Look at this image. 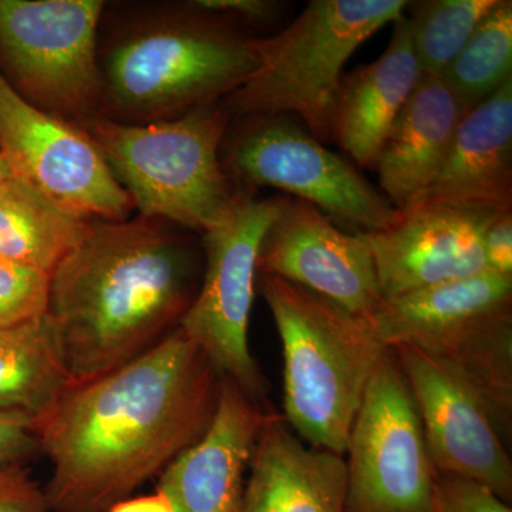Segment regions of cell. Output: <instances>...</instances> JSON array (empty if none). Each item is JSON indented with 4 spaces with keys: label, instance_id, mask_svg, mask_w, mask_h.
Returning a JSON list of instances; mask_svg holds the SVG:
<instances>
[{
    "label": "cell",
    "instance_id": "obj_1",
    "mask_svg": "<svg viewBox=\"0 0 512 512\" xmlns=\"http://www.w3.org/2000/svg\"><path fill=\"white\" fill-rule=\"evenodd\" d=\"M222 375L175 328L154 348L89 382L73 384L35 424L52 464L53 512H107L204 436Z\"/></svg>",
    "mask_w": 512,
    "mask_h": 512
},
{
    "label": "cell",
    "instance_id": "obj_2",
    "mask_svg": "<svg viewBox=\"0 0 512 512\" xmlns=\"http://www.w3.org/2000/svg\"><path fill=\"white\" fill-rule=\"evenodd\" d=\"M202 274V242L168 222L90 221L50 275L46 312L73 383L106 375L170 335Z\"/></svg>",
    "mask_w": 512,
    "mask_h": 512
},
{
    "label": "cell",
    "instance_id": "obj_3",
    "mask_svg": "<svg viewBox=\"0 0 512 512\" xmlns=\"http://www.w3.org/2000/svg\"><path fill=\"white\" fill-rule=\"evenodd\" d=\"M284 353L285 423L309 446L345 456L350 429L387 348L370 320L308 289L259 275Z\"/></svg>",
    "mask_w": 512,
    "mask_h": 512
},
{
    "label": "cell",
    "instance_id": "obj_4",
    "mask_svg": "<svg viewBox=\"0 0 512 512\" xmlns=\"http://www.w3.org/2000/svg\"><path fill=\"white\" fill-rule=\"evenodd\" d=\"M131 30L101 72V104L120 123L170 119L237 92L262 63L261 39L185 8Z\"/></svg>",
    "mask_w": 512,
    "mask_h": 512
},
{
    "label": "cell",
    "instance_id": "obj_5",
    "mask_svg": "<svg viewBox=\"0 0 512 512\" xmlns=\"http://www.w3.org/2000/svg\"><path fill=\"white\" fill-rule=\"evenodd\" d=\"M229 113L217 103L177 119L120 123L94 116L80 121L140 217L201 232L231 207L234 184L220 151Z\"/></svg>",
    "mask_w": 512,
    "mask_h": 512
},
{
    "label": "cell",
    "instance_id": "obj_6",
    "mask_svg": "<svg viewBox=\"0 0 512 512\" xmlns=\"http://www.w3.org/2000/svg\"><path fill=\"white\" fill-rule=\"evenodd\" d=\"M386 348H410L478 394L503 439L512 427V276L481 274L384 301L370 319Z\"/></svg>",
    "mask_w": 512,
    "mask_h": 512
},
{
    "label": "cell",
    "instance_id": "obj_7",
    "mask_svg": "<svg viewBox=\"0 0 512 512\" xmlns=\"http://www.w3.org/2000/svg\"><path fill=\"white\" fill-rule=\"evenodd\" d=\"M407 6L403 0H313L288 28L261 39V67L229 94L228 113L241 119L292 113L313 137L332 140L343 66Z\"/></svg>",
    "mask_w": 512,
    "mask_h": 512
},
{
    "label": "cell",
    "instance_id": "obj_8",
    "mask_svg": "<svg viewBox=\"0 0 512 512\" xmlns=\"http://www.w3.org/2000/svg\"><path fill=\"white\" fill-rule=\"evenodd\" d=\"M285 198H258L252 191H237L224 217L202 234L200 289L178 323L222 376L262 404L268 384L249 348V316L262 239Z\"/></svg>",
    "mask_w": 512,
    "mask_h": 512
},
{
    "label": "cell",
    "instance_id": "obj_9",
    "mask_svg": "<svg viewBox=\"0 0 512 512\" xmlns=\"http://www.w3.org/2000/svg\"><path fill=\"white\" fill-rule=\"evenodd\" d=\"M241 120L225 141L221 163L229 180L245 187L242 191L289 192L359 234L384 231L400 220L402 212L382 192L288 114Z\"/></svg>",
    "mask_w": 512,
    "mask_h": 512
},
{
    "label": "cell",
    "instance_id": "obj_10",
    "mask_svg": "<svg viewBox=\"0 0 512 512\" xmlns=\"http://www.w3.org/2000/svg\"><path fill=\"white\" fill-rule=\"evenodd\" d=\"M103 9L101 0H0V60L13 89L72 123L97 116Z\"/></svg>",
    "mask_w": 512,
    "mask_h": 512
},
{
    "label": "cell",
    "instance_id": "obj_11",
    "mask_svg": "<svg viewBox=\"0 0 512 512\" xmlns=\"http://www.w3.org/2000/svg\"><path fill=\"white\" fill-rule=\"evenodd\" d=\"M346 512H433L436 470L399 360L387 348L345 450Z\"/></svg>",
    "mask_w": 512,
    "mask_h": 512
},
{
    "label": "cell",
    "instance_id": "obj_12",
    "mask_svg": "<svg viewBox=\"0 0 512 512\" xmlns=\"http://www.w3.org/2000/svg\"><path fill=\"white\" fill-rule=\"evenodd\" d=\"M0 150L16 173L86 220L123 221L128 192L77 123L37 109L0 72Z\"/></svg>",
    "mask_w": 512,
    "mask_h": 512
},
{
    "label": "cell",
    "instance_id": "obj_13",
    "mask_svg": "<svg viewBox=\"0 0 512 512\" xmlns=\"http://www.w3.org/2000/svg\"><path fill=\"white\" fill-rule=\"evenodd\" d=\"M258 275L292 282L360 319H372L383 303L365 234L340 231L325 212L296 198H285L262 239Z\"/></svg>",
    "mask_w": 512,
    "mask_h": 512
},
{
    "label": "cell",
    "instance_id": "obj_14",
    "mask_svg": "<svg viewBox=\"0 0 512 512\" xmlns=\"http://www.w3.org/2000/svg\"><path fill=\"white\" fill-rule=\"evenodd\" d=\"M390 349L412 390L436 473L470 478L510 504L511 458L483 400L417 350Z\"/></svg>",
    "mask_w": 512,
    "mask_h": 512
},
{
    "label": "cell",
    "instance_id": "obj_15",
    "mask_svg": "<svg viewBox=\"0 0 512 512\" xmlns=\"http://www.w3.org/2000/svg\"><path fill=\"white\" fill-rule=\"evenodd\" d=\"M503 212L421 202L392 227L365 234L383 302L487 271L484 232Z\"/></svg>",
    "mask_w": 512,
    "mask_h": 512
},
{
    "label": "cell",
    "instance_id": "obj_16",
    "mask_svg": "<svg viewBox=\"0 0 512 512\" xmlns=\"http://www.w3.org/2000/svg\"><path fill=\"white\" fill-rule=\"evenodd\" d=\"M269 414L265 404L222 376L210 427L165 468L158 481L157 490L175 512H238L245 473Z\"/></svg>",
    "mask_w": 512,
    "mask_h": 512
},
{
    "label": "cell",
    "instance_id": "obj_17",
    "mask_svg": "<svg viewBox=\"0 0 512 512\" xmlns=\"http://www.w3.org/2000/svg\"><path fill=\"white\" fill-rule=\"evenodd\" d=\"M238 512H346L345 457L309 446L271 412Z\"/></svg>",
    "mask_w": 512,
    "mask_h": 512
},
{
    "label": "cell",
    "instance_id": "obj_18",
    "mask_svg": "<svg viewBox=\"0 0 512 512\" xmlns=\"http://www.w3.org/2000/svg\"><path fill=\"white\" fill-rule=\"evenodd\" d=\"M467 111L443 77L421 76L375 164L384 197L397 211L424 201Z\"/></svg>",
    "mask_w": 512,
    "mask_h": 512
},
{
    "label": "cell",
    "instance_id": "obj_19",
    "mask_svg": "<svg viewBox=\"0 0 512 512\" xmlns=\"http://www.w3.org/2000/svg\"><path fill=\"white\" fill-rule=\"evenodd\" d=\"M389 46L376 62L343 74L332 138L362 167L375 168L384 140L421 79L406 16L393 22Z\"/></svg>",
    "mask_w": 512,
    "mask_h": 512
},
{
    "label": "cell",
    "instance_id": "obj_20",
    "mask_svg": "<svg viewBox=\"0 0 512 512\" xmlns=\"http://www.w3.org/2000/svg\"><path fill=\"white\" fill-rule=\"evenodd\" d=\"M423 202L512 211V79L461 119Z\"/></svg>",
    "mask_w": 512,
    "mask_h": 512
},
{
    "label": "cell",
    "instance_id": "obj_21",
    "mask_svg": "<svg viewBox=\"0 0 512 512\" xmlns=\"http://www.w3.org/2000/svg\"><path fill=\"white\" fill-rule=\"evenodd\" d=\"M73 384L46 315L0 328V412L25 414L36 424Z\"/></svg>",
    "mask_w": 512,
    "mask_h": 512
},
{
    "label": "cell",
    "instance_id": "obj_22",
    "mask_svg": "<svg viewBox=\"0 0 512 512\" xmlns=\"http://www.w3.org/2000/svg\"><path fill=\"white\" fill-rule=\"evenodd\" d=\"M90 221L18 175L0 195V256L52 275L82 241Z\"/></svg>",
    "mask_w": 512,
    "mask_h": 512
},
{
    "label": "cell",
    "instance_id": "obj_23",
    "mask_svg": "<svg viewBox=\"0 0 512 512\" xmlns=\"http://www.w3.org/2000/svg\"><path fill=\"white\" fill-rule=\"evenodd\" d=\"M511 79L512 2L498 0L443 74V80L471 110Z\"/></svg>",
    "mask_w": 512,
    "mask_h": 512
},
{
    "label": "cell",
    "instance_id": "obj_24",
    "mask_svg": "<svg viewBox=\"0 0 512 512\" xmlns=\"http://www.w3.org/2000/svg\"><path fill=\"white\" fill-rule=\"evenodd\" d=\"M498 0H424L410 3L409 20L421 76L443 77Z\"/></svg>",
    "mask_w": 512,
    "mask_h": 512
},
{
    "label": "cell",
    "instance_id": "obj_25",
    "mask_svg": "<svg viewBox=\"0 0 512 512\" xmlns=\"http://www.w3.org/2000/svg\"><path fill=\"white\" fill-rule=\"evenodd\" d=\"M49 295L50 274L0 256V328L45 316Z\"/></svg>",
    "mask_w": 512,
    "mask_h": 512
},
{
    "label": "cell",
    "instance_id": "obj_26",
    "mask_svg": "<svg viewBox=\"0 0 512 512\" xmlns=\"http://www.w3.org/2000/svg\"><path fill=\"white\" fill-rule=\"evenodd\" d=\"M433 512H512L494 491L470 478L436 473Z\"/></svg>",
    "mask_w": 512,
    "mask_h": 512
},
{
    "label": "cell",
    "instance_id": "obj_27",
    "mask_svg": "<svg viewBox=\"0 0 512 512\" xmlns=\"http://www.w3.org/2000/svg\"><path fill=\"white\" fill-rule=\"evenodd\" d=\"M0 512H53L26 464L0 468Z\"/></svg>",
    "mask_w": 512,
    "mask_h": 512
},
{
    "label": "cell",
    "instance_id": "obj_28",
    "mask_svg": "<svg viewBox=\"0 0 512 512\" xmlns=\"http://www.w3.org/2000/svg\"><path fill=\"white\" fill-rule=\"evenodd\" d=\"M185 8L220 16L231 23L245 25H271L284 16V3L274 0H194Z\"/></svg>",
    "mask_w": 512,
    "mask_h": 512
},
{
    "label": "cell",
    "instance_id": "obj_29",
    "mask_svg": "<svg viewBox=\"0 0 512 512\" xmlns=\"http://www.w3.org/2000/svg\"><path fill=\"white\" fill-rule=\"evenodd\" d=\"M37 453L35 421L25 414L0 412V468L26 464Z\"/></svg>",
    "mask_w": 512,
    "mask_h": 512
},
{
    "label": "cell",
    "instance_id": "obj_30",
    "mask_svg": "<svg viewBox=\"0 0 512 512\" xmlns=\"http://www.w3.org/2000/svg\"><path fill=\"white\" fill-rule=\"evenodd\" d=\"M487 271L512 276V211L497 215L483 238Z\"/></svg>",
    "mask_w": 512,
    "mask_h": 512
},
{
    "label": "cell",
    "instance_id": "obj_31",
    "mask_svg": "<svg viewBox=\"0 0 512 512\" xmlns=\"http://www.w3.org/2000/svg\"><path fill=\"white\" fill-rule=\"evenodd\" d=\"M107 512H175L173 504L161 491L141 497L127 498L110 508Z\"/></svg>",
    "mask_w": 512,
    "mask_h": 512
},
{
    "label": "cell",
    "instance_id": "obj_32",
    "mask_svg": "<svg viewBox=\"0 0 512 512\" xmlns=\"http://www.w3.org/2000/svg\"><path fill=\"white\" fill-rule=\"evenodd\" d=\"M18 175L15 167H13L12 161L0 150V195L6 191V188L9 187L10 183H12Z\"/></svg>",
    "mask_w": 512,
    "mask_h": 512
}]
</instances>
